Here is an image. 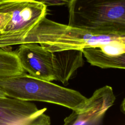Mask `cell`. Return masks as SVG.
<instances>
[{
  "mask_svg": "<svg viewBox=\"0 0 125 125\" xmlns=\"http://www.w3.org/2000/svg\"><path fill=\"white\" fill-rule=\"evenodd\" d=\"M24 73L16 51L0 48V77L17 75Z\"/></svg>",
  "mask_w": 125,
  "mask_h": 125,
  "instance_id": "obj_9",
  "label": "cell"
},
{
  "mask_svg": "<svg viewBox=\"0 0 125 125\" xmlns=\"http://www.w3.org/2000/svg\"><path fill=\"white\" fill-rule=\"evenodd\" d=\"M116 100L112 88L108 85L96 90L85 102L64 119V124L72 125H99L103 124L107 110Z\"/></svg>",
  "mask_w": 125,
  "mask_h": 125,
  "instance_id": "obj_5",
  "label": "cell"
},
{
  "mask_svg": "<svg viewBox=\"0 0 125 125\" xmlns=\"http://www.w3.org/2000/svg\"><path fill=\"white\" fill-rule=\"evenodd\" d=\"M7 96L5 93L0 89V97H6Z\"/></svg>",
  "mask_w": 125,
  "mask_h": 125,
  "instance_id": "obj_12",
  "label": "cell"
},
{
  "mask_svg": "<svg viewBox=\"0 0 125 125\" xmlns=\"http://www.w3.org/2000/svg\"><path fill=\"white\" fill-rule=\"evenodd\" d=\"M87 62L91 65L102 68L125 69V52L110 54L100 47H87L82 49Z\"/></svg>",
  "mask_w": 125,
  "mask_h": 125,
  "instance_id": "obj_8",
  "label": "cell"
},
{
  "mask_svg": "<svg viewBox=\"0 0 125 125\" xmlns=\"http://www.w3.org/2000/svg\"><path fill=\"white\" fill-rule=\"evenodd\" d=\"M121 110L123 113H125V97L121 104Z\"/></svg>",
  "mask_w": 125,
  "mask_h": 125,
  "instance_id": "obj_11",
  "label": "cell"
},
{
  "mask_svg": "<svg viewBox=\"0 0 125 125\" xmlns=\"http://www.w3.org/2000/svg\"><path fill=\"white\" fill-rule=\"evenodd\" d=\"M46 110L27 101L0 97V125H49L51 120Z\"/></svg>",
  "mask_w": 125,
  "mask_h": 125,
  "instance_id": "obj_4",
  "label": "cell"
},
{
  "mask_svg": "<svg viewBox=\"0 0 125 125\" xmlns=\"http://www.w3.org/2000/svg\"><path fill=\"white\" fill-rule=\"evenodd\" d=\"M16 51L22 68L29 75L46 81L55 80L54 52L34 42L20 44Z\"/></svg>",
  "mask_w": 125,
  "mask_h": 125,
  "instance_id": "obj_6",
  "label": "cell"
},
{
  "mask_svg": "<svg viewBox=\"0 0 125 125\" xmlns=\"http://www.w3.org/2000/svg\"><path fill=\"white\" fill-rule=\"evenodd\" d=\"M47 5H62L67 3L68 0H40Z\"/></svg>",
  "mask_w": 125,
  "mask_h": 125,
  "instance_id": "obj_10",
  "label": "cell"
},
{
  "mask_svg": "<svg viewBox=\"0 0 125 125\" xmlns=\"http://www.w3.org/2000/svg\"><path fill=\"white\" fill-rule=\"evenodd\" d=\"M68 25L95 34L125 36V0H68Z\"/></svg>",
  "mask_w": 125,
  "mask_h": 125,
  "instance_id": "obj_1",
  "label": "cell"
},
{
  "mask_svg": "<svg viewBox=\"0 0 125 125\" xmlns=\"http://www.w3.org/2000/svg\"><path fill=\"white\" fill-rule=\"evenodd\" d=\"M54 54L55 80L66 85L77 70L84 64L83 50L68 49L55 52Z\"/></svg>",
  "mask_w": 125,
  "mask_h": 125,
  "instance_id": "obj_7",
  "label": "cell"
},
{
  "mask_svg": "<svg viewBox=\"0 0 125 125\" xmlns=\"http://www.w3.org/2000/svg\"><path fill=\"white\" fill-rule=\"evenodd\" d=\"M40 0H0V48L20 44L28 32L47 15Z\"/></svg>",
  "mask_w": 125,
  "mask_h": 125,
  "instance_id": "obj_3",
  "label": "cell"
},
{
  "mask_svg": "<svg viewBox=\"0 0 125 125\" xmlns=\"http://www.w3.org/2000/svg\"><path fill=\"white\" fill-rule=\"evenodd\" d=\"M0 89L8 97L27 101L55 104L72 110L81 107L87 99L78 91L25 73L0 77Z\"/></svg>",
  "mask_w": 125,
  "mask_h": 125,
  "instance_id": "obj_2",
  "label": "cell"
}]
</instances>
